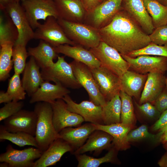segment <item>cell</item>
<instances>
[{
	"label": "cell",
	"instance_id": "6da1fadb",
	"mask_svg": "<svg viewBox=\"0 0 167 167\" xmlns=\"http://www.w3.org/2000/svg\"><path fill=\"white\" fill-rule=\"evenodd\" d=\"M98 30L101 41L121 55H127L151 43L149 35L122 8L109 23Z\"/></svg>",
	"mask_w": 167,
	"mask_h": 167
},
{
	"label": "cell",
	"instance_id": "7a4b0ae2",
	"mask_svg": "<svg viewBox=\"0 0 167 167\" xmlns=\"http://www.w3.org/2000/svg\"><path fill=\"white\" fill-rule=\"evenodd\" d=\"M34 111L37 119L35 138L38 148L43 152L56 139L60 138L53 123V109L51 104L45 102H36Z\"/></svg>",
	"mask_w": 167,
	"mask_h": 167
},
{
	"label": "cell",
	"instance_id": "3957f363",
	"mask_svg": "<svg viewBox=\"0 0 167 167\" xmlns=\"http://www.w3.org/2000/svg\"><path fill=\"white\" fill-rule=\"evenodd\" d=\"M57 20L67 37L75 43L90 49L101 41L98 29L92 26L60 18Z\"/></svg>",
	"mask_w": 167,
	"mask_h": 167
},
{
	"label": "cell",
	"instance_id": "277c9868",
	"mask_svg": "<svg viewBox=\"0 0 167 167\" xmlns=\"http://www.w3.org/2000/svg\"><path fill=\"white\" fill-rule=\"evenodd\" d=\"M89 50L99 60L101 66L119 77L130 68L128 63L118 51L102 41L97 46Z\"/></svg>",
	"mask_w": 167,
	"mask_h": 167
},
{
	"label": "cell",
	"instance_id": "5b68a950",
	"mask_svg": "<svg viewBox=\"0 0 167 167\" xmlns=\"http://www.w3.org/2000/svg\"><path fill=\"white\" fill-rule=\"evenodd\" d=\"M58 60L52 66L41 69V72L44 81L59 83L66 88L78 89L82 86L74 74L70 63L63 56H58Z\"/></svg>",
	"mask_w": 167,
	"mask_h": 167
},
{
	"label": "cell",
	"instance_id": "8992f818",
	"mask_svg": "<svg viewBox=\"0 0 167 167\" xmlns=\"http://www.w3.org/2000/svg\"><path fill=\"white\" fill-rule=\"evenodd\" d=\"M20 0H10L1 10L11 18L18 30V37L15 44L26 46L30 41L34 39V31L20 3Z\"/></svg>",
	"mask_w": 167,
	"mask_h": 167
},
{
	"label": "cell",
	"instance_id": "52a82bcc",
	"mask_svg": "<svg viewBox=\"0 0 167 167\" xmlns=\"http://www.w3.org/2000/svg\"><path fill=\"white\" fill-rule=\"evenodd\" d=\"M26 16L33 29L40 24L39 20L45 21L49 16L57 19L59 18L58 13L54 0H21Z\"/></svg>",
	"mask_w": 167,
	"mask_h": 167
},
{
	"label": "cell",
	"instance_id": "ba28073f",
	"mask_svg": "<svg viewBox=\"0 0 167 167\" xmlns=\"http://www.w3.org/2000/svg\"><path fill=\"white\" fill-rule=\"evenodd\" d=\"M70 63L78 82L87 92L89 100L97 105L104 106L106 101L99 90L91 69L75 60Z\"/></svg>",
	"mask_w": 167,
	"mask_h": 167
},
{
	"label": "cell",
	"instance_id": "9c48e42d",
	"mask_svg": "<svg viewBox=\"0 0 167 167\" xmlns=\"http://www.w3.org/2000/svg\"><path fill=\"white\" fill-rule=\"evenodd\" d=\"M34 39L44 41L54 47L64 44L76 45L67 37L57 19L53 16L48 17L43 24H39L34 31Z\"/></svg>",
	"mask_w": 167,
	"mask_h": 167
},
{
	"label": "cell",
	"instance_id": "30bf717a",
	"mask_svg": "<svg viewBox=\"0 0 167 167\" xmlns=\"http://www.w3.org/2000/svg\"><path fill=\"white\" fill-rule=\"evenodd\" d=\"M43 152L36 148L19 150L8 144L6 152L0 155V162L8 163L9 167H33L35 161L41 156Z\"/></svg>",
	"mask_w": 167,
	"mask_h": 167
},
{
	"label": "cell",
	"instance_id": "8fae6325",
	"mask_svg": "<svg viewBox=\"0 0 167 167\" xmlns=\"http://www.w3.org/2000/svg\"><path fill=\"white\" fill-rule=\"evenodd\" d=\"M91 70L99 90L106 101L119 94L121 87L118 76L101 66Z\"/></svg>",
	"mask_w": 167,
	"mask_h": 167
},
{
	"label": "cell",
	"instance_id": "7c38bea8",
	"mask_svg": "<svg viewBox=\"0 0 167 167\" xmlns=\"http://www.w3.org/2000/svg\"><path fill=\"white\" fill-rule=\"evenodd\" d=\"M128 63L130 68L142 74L158 72L164 74L167 71V58L143 55L135 58L121 55Z\"/></svg>",
	"mask_w": 167,
	"mask_h": 167
},
{
	"label": "cell",
	"instance_id": "4fadbf2b",
	"mask_svg": "<svg viewBox=\"0 0 167 167\" xmlns=\"http://www.w3.org/2000/svg\"><path fill=\"white\" fill-rule=\"evenodd\" d=\"M50 104L53 109V125L57 133L66 127L79 126L84 121L80 115L67 109L66 103L62 99Z\"/></svg>",
	"mask_w": 167,
	"mask_h": 167
},
{
	"label": "cell",
	"instance_id": "5bb4252c",
	"mask_svg": "<svg viewBox=\"0 0 167 167\" xmlns=\"http://www.w3.org/2000/svg\"><path fill=\"white\" fill-rule=\"evenodd\" d=\"M37 119L34 111L22 109L3 120V125L9 132H24L35 136Z\"/></svg>",
	"mask_w": 167,
	"mask_h": 167
},
{
	"label": "cell",
	"instance_id": "9a60e30c",
	"mask_svg": "<svg viewBox=\"0 0 167 167\" xmlns=\"http://www.w3.org/2000/svg\"><path fill=\"white\" fill-rule=\"evenodd\" d=\"M66 102L70 111L81 116L84 121L94 124H103L102 106L91 101H84L79 103L74 101L68 94L62 99Z\"/></svg>",
	"mask_w": 167,
	"mask_h": 167
},
{
	"label": "cell",
	"instance_id": "2e32d148",
	"mask_svg": "<svg viewBox=\"0 0 167 167\" xmlns=\"http://www.w3.org/2000/svg\"><path fill=\"white\" fill-rule=\"evenodd\" d=\"M121 8L139 24L148 35L155 29L152 19L144 6L143 0H123Z\"/></svg>",
	"mask_w": 167,
	"mask_h": 167
},
{
	"label": "cell",
	"instance_id": "e0dca14e",
	"mask_svg": "<svg viewBox=\"0 0 167 167\" xmlns=\"http://www.w3.org/2000/svg\"><path fill=\"white\" fill-rule=\"evenodd\" d=\"M74 151L70 144L62 138H58L35 161L33 167H47L55 165L66 153Z\"/></svg>",
	"mask_w": 167,
	"mask_h": 167
},
{
	"label": "cell",
	"instance_id": "ac0fdd59",
	"mask_svg": "<svg viewBox=\"0 0 167 167\" xmlns=\"http://www.w3.org/2000/svg\"><path fill=\"white\" fill-rule=\"evenodd\" d=\"M123 0H107L90 14L92 26L98 29L107 24L121 9Z\"/></svg>",
	"mask_w": 167,
	"mask_h": 167
},
{
	"label": "cell",
	"instance_id": "d6986e66",
	"mask_svg": "<svg viewBox=\"0 0 167 167\" xmlns=\"http://www.w3.org/2000/svg\"><path fill=\"white\" fill-rule=\"evenodd\" d=\"M70 92V90L59 83L54 84L44 81L31 97L29 103L45 102L51 103L58 99H62Z\"/></svg>",
	"mask_w": 167,
	"mask_h": 167
},
{
	"label": "cell",
	"instance_id": "ffe728a7",
	"mask_svg": "<svg viewBox=\"0 0 167 167\" xmlns=\"http://www.w3.org/2000/svg\"><path fill=\"white\" fill-rule=\"evenodd\" d=\"M54 48L58 54L61 53L75 60L85 64L91 69L101 66L100 62L93 53L80 45L70 46L64 44Z\"/></svg>",
	"mask_w": 167,
	"mask_h": 167
},
{
	"label": "cell",
	"instance_id": "44dd1931",
	"mask_svg": "<svg viewBox=\"0 0 167 167\" xmlns=\"http://www.w3.org/2000/svg\"><path fill=\"white\" fill-rule=\"evenodd\" d=\"M166 84V79L164 73L158 72L148 73L139 104L146 102L154 103L163 91Z\"/></svg>",
	"mask_w": 167,
	"mask_h": 167
},
{
	"label": "cell",
	"instance_id": "7402d4cb",
	"mask_svg": "<svg viewBox=\"0 0 167 167\" xmlns=\"http://www.w3.org/2000/svg\"><path fill=\"white\" fill-rule=\"evenodd\" d=\"M96 130L94 124L89 123L75 128L66 127L59 134L60 138L70 144L74 151L84 144L90 135Z\"/></svg>",
	"mask_w": 167,
	"mask_h": 167
},
{
	"label": "cell",
	"instance_id": "603a6c76",
	"mask_svg": "<svg viewBox=\"0 0 167 167\" xmlns=\"http://www.w3.org/2000/svg\"><path fill=\"white\" fill-rule=\"evenodd\" d=\"M54 0L59 18L70 21L80 23L86 16L87 13L80 0Z\"/></svg>",
	"mask_w": 167,
	"mask_h": 167
},
{
	"label": "cell",
	"instance_id": "cb8c5ba5",
	"mask_svg": "<svg viewBox=\"0 0 167 167\" xmlns=\"http://www.w3.org/2000/svg\"><path fill=\"white\" fill-rule=\"evenodd\" d=\"M113 140L112 136L108 133L96 130L90 135L86 143L75 150L73 154L75 155L93 151L96 154H100L112 145Z\"/></svg>",
	"mask_w": 167,
	"mask_h": 167
},
{
	"label": "cell",
	"instance_id": "d4e9b609",
	"mask_svg": "<svg viewBox=\"0 0 167 167\" xmlns=\"http://www.w3.org/2000/svg\"><path fill=\"white\" fill-rule=\"evenodd\" d=\"M40 67L34 58L30 56L23 72L22 84L29 97H31L44 81L40 71Z\"/></svg>",
	"mask_w": 167,
	"mask_h": 167
},
{
	"label": "cell",
	"instance_id": "484cf974",
	"mask_svg": "<svg viewBox=\"0 0 167 167\" xmlns=\"http://www.w3.org/2000/svg\"><path fill=\"white\" fill-rule=\"evenodd\" d=\"M94 124L96 130L104 131L112 136V146L118 151L126 150L130 147L127 137L132 128L131 127L121 122L109 125Z\"/></svg>",
	"mask_w": 167,
	"mask_h": 167
},
{
	"label": "cell",
	"instance_id": "4316f807",
	"mask_svg": "<svg viewBox=\"0 0 167 167\" xmlns=\"http://www.w3.org/2000/svg\"><path fill=\"white\" fill-rule=\"evenodd\" d=\"M28 52V56L34 58L41 69L53 65L54 60L58 56L54 47L42 40H40L36 46L29 47Z\"/></svg>",
	"mask_w": 167,
	"mask_h": 167
},
{
	"label": "cell",
	"instance_id": "83f0119b",
	"mask_svg": "<svg viewBox=\"0 0 167 167\" xmlns=\"http://www.w3.org/2000/svg\"><path fill=\"white\" fill-rule=\"evenodd\" d=\"M147 77L148 74L127 70L120 77L121 90L131 97L139 98Z\"/></svg>",
	"mask_w": 167,
	"mask_h": 167
},
{
	"label": "cell",
	"instance_id": "f1b7e54d",
	"mask_svg": "<svg viewBox=\"0 0 167 167\" xmlns=\"http://www.w3.org/2000/svg\"><path fill=\"white\" fill-rule=\"evenodd\" d=\"M121 104L119 94L106 102L102 107L104 125H109L120 122Z\"/></svg>",
	"mask_w": 167,
	"mask_h": 167
},
{
	"label": "cell",
	"instance_id": "f546056e",
	"mask_svg": "<svg viewBox=\"0 0 167 167\" xmlns=\"http://www.w3.org/2000/svg\"><path fill=\"white\" fill-rule=\"evenodd\" d=\"M0 140H9L20 147L30 145L38 148L34 136L24 132H9L2 125L0 126Z\"/></svg>",
	"mask_w": 167,
	"mask_h": 167
},
{
	"label": "cell",
	"instance_id": "4dcf8cb0",
	"mask_svg": "<svg viewBox=\"0 0 167 167\" xmlns=\"http://www.w3.org/2000/svg\"><path fill=\"white\" fill-rule=\"evenodd\" d=\"M144 6L151 16L154 28L167 25V6L156 0H143Z\"/></svg>",
	"mask_w": 167,
	"mask_h": 167
},
{
	"label": "cell",
	"instance_id": "1f68e13d",
	"mask_svg": "<svg viewBox=\"0 0 167 167\" xmlns=\"http://www.w3.org/2000/svg\"><path fill=\"white\" fill-rule=\"evenodd\" d=\"M15 44L6 42L0 44V80L5 81L10 76L13 64L12 59L13 47Z\"/></svg>",
	"mask_w": 167,
	"mask_h": 167
},
{
	"label": "cell",
	"instance_id": "d6a6232c",
	"mask_svg": "<svg viewBox=\"0 0 167 167\" xmlns=\"http://www.w3.org/2000/svg\"><path fill=\"white\" fill-rule=\"evenodd\" d=\"M118 151L114 147L110 149L103 157L95 158L84 154L75 155L78 161V167H98L101 164L107 162H113L116 157Z\"/></svg>",
	"mask_w": 167,
	"mask_h": 167
},
{
	"label": "cell",
	"instance_id": "836d02e7",
	"mask_svg": "<svg viewBox=\"0 0 167 167\" xmlns=\"http://www.w3.org/2000/svg\"><path fill=\"white\" fill-rule=\"evenodd\" d=\"M119 96L122 102L120 122L133 128L136 119L131 97L122 90Z\"/></svg>",
	"mask_w": 167,
	"mask_h": 167
},
{
	"label": "cell",
	"instance_id": "e575fe53",
	"mask_svg": "<svg viewBox=\"0 0 167 167\" xmlns=\"http://www.w3.org/2000/svg\"><path fill=\"white\" fill-rule=\"evenodd\" d=\"M28 56L26 46L19 44L14 45L12 55L14 73L19 74L23 73Z\"/></svg>",
	"mask_w": 167,
	"mask_h": 167
},
{
	"label": "cell",
	"instance_id": "d590c367",
	"mask_svg": "<svg viewBox=\"0 0 167 167\" xmlns=\"http://www.w3.org/2000/svg\"><path fill=\"white\" fill-rule=\"evenodd\" d=\"M7 92L12 97V101H19L25 98L27 93L23 86L20 74L14 73L9 79Z\"/></svg>",
	"mask_w": 167,
	"mask_h": 167
},
{
	"label": "cell",
	"instance_id": "8d00e7d4",
	"mask_svg": "<svg viewBox=\"0 0 167 167\" xmlns=\"http://www.w3.org/2000/svg\"><path fill=\"white\" fill-rule=\"evenodd\" d=\"M143 55L167 58V45H159L151 43L145 47L131 52L127 55L131 57L135 58Z\"/></svg>",
	"mask_w": 167,
	"mask_h": 167
},
{
	"label": "cell",
	"instance_id": "74e56055",
	"mask_svg": "<svg viewBox=\"0 0 167 167\" xmlns=\"http://www.w3.org/2000/svg\"><path fill=\"white\" fill-rule=\"evenodd\" d=\"M146 138L152 139L156 142V135L149 133L147 126L143 125L136 129L130 131L127 135V141L130 143Z\"/></svg>",
	"mask_w": 167,
	"mask_h": 167
},
{
	"label": "cell",
	"instance_id": "f35d334b",
	"mask_svg": "<svg viewBox=\"0 0 167 167\" xmlns=\"http://www.w3.org/2000/svg\"><path fill=\"white\" fill-rule=\"evenodd\" d=\"M24 106L23 101H12L6 103L0 109V121H2L14 115L21 110Z\"/></svg>",
	"mask_w": 167,
	"mask_h": 167
},
{
	"label": "cell",
	"instance_id": "ab89813d",
	"mask_svg": "<svg viewBox=\"0 0 167 167\" xmlns=\"http://www.w3.org/2000/svg\"><path fill=\"white\" fill-rule=\"evenodd\" d=\"M149 36L152 43L159 45H167V25L155 28Z\"/></svg>",
	"mask_w": 167,
	"mask_h": 167
},
{
	"label": "cell",
	"instance_id": "60d3db41",
	"mask_svg": "<svg viewBox=\"0 0 167 167\" xmlns=\"http://www.w3.org/2000/svg\"><path fill=\"white\" fill-rule=\"evenodd\" d=\"M135 103L138 109L146 117L155 118L160 116L161 113L150 102H146L141 104Z\"/></svg>",
	"mask_w": 167,
	"mask_h": 167
},
{
	"label": "cell",
	"instance_id": "b9f144b4",
	"mask_svg": "<svg viewBox=\"0 0 167 167\" xmlns=\"http://www.w3.org/2000/svg\"><path fill=\"white\" fill-rule=\"evenodd\" d=\"M153 103L161 113L167 109V86L165 87Z\"/></svg>",
	"mask_w": 167,
	"mask_h": 167
},
{
	"label": "cell",
	"instance_id": "7bdbcfd3",
	"mask_svg": "<svg viewBox=\"0 0 167 167\" xmlns=\"http://www.w3.org/2000/svg\"><path fill=\"white\" fill-rule=\"evenodd\" d=\"M167 123V109L162 113L158 120L153 125L152 129L153 131H159Z\"/></svg>",
	"mask_w": 167,
	"mask_h": 167
},
{
	"label": "cell",
	"instance_id": "ee69618b",
	"mask_svg": "<svg viewBox=\"0 0 167 167\" xmlns=\"http://www.w3.org/2000/svg\"><path fill=\"white\" fill-rule=\"evenodd\" d=\"M101 0H82L81 1L88 14H90L99 5Z\"/></svg>",
	"mask_w": 167,
	"mask_h": 167
},
{
	"label": "cell",
	"instance_id": "f6af8a7d",
	"mask_svg": "<svg viewBox=\"0 0 167 167\" xmlns=\"http://www.w3.org/2000/svg\"><path fill=\"white\" fill-rule=\"evenodd\" d=\"M13 100L12 96L6 92H0V103H7Z\"/></svg>",
	"mask_w": 167,
	"mask_h": 167
},
{
	"label": "cell",
	"instance_id": "bcb514c9",
	"mask_svg": "<svg viewBox=\"0 0 167 167\" xmlns=\"http://www.w3.org/2000/svg\"><path fill=\"white\" fill-rule=\"evenodd\" d=\"M158 164L160 167H167V152L161 157L158 161Z\"/></svg>",
	"mask_w": 167,
	"mask_h": 167
},
{
	"label": "cell",
	"instance_id": "7dc6e473",
	"mask_svg": "<svg viewBox=\"0 0 167 167\" xmlns=\"http://www.w3.org/2000/svg\"><path fill=\"white\" fill-rule=\"evenodd\" d=\"M159 132L156 135V142H158L161 136L164 133L167 132V123L161 129L159 130Z\"/></svg>",
	"mask_w": 167,
	"mask_h": 167
},
{
	"label": "cell",
	"instance_id": "c3c4849f",
	"mask_svg": "<svg viewBox=\"0 0 167 167\" xmlns=\"http://www.w3.org/2000/svg\"><path fill=\"white\" fill-rule=\"evenodd\" d=\"M158 142L162 143L167 142V132L164 133L161 136Z\"/></svg>",
	"mask_w": 167,
	"mask_h": 167
},
{
	"label": "cell",
	"instance_id": "681fc988",
	"mask_svg": "<svg viewBox=\"0 0 167 167\" xmlns=\"http://www.w3.org/2000/svg\"><path fill=\"white\" fill-rule=\"evenodd\" d=\"M10 1V0H0V9H2Z\"/></svg>",
	"mask_w": 167,
	"mask_h": 167
},
{
	"label": "cell",
	"instance_id": "f907efd6",
	"mask_svg": "<svg viewBox=\"0 0 167 167\" xmlns=\"http://www.w3.org/2000/svg\"><path fill=\"white\" fill-rule=\"evenodd\" d=\"M0 167H9V164L8 163L5 162H1L0 164Z\"/></svg>",
	"mask_w": 167,
	"mask_h": 167
},
{
	"label": "cell",
	"instance_id": "816d5d0a",
	"mask_svg": "<svg viewBox=\"0 0 167 167\" xmlns=\"http://www.w3.org/2000/svg\"><path fill=\"white\" fill-rule=\"evenodd\" d=\"M158 2L162 4L167 6V0H159Z\"/></svg>",
	"mask_w": 167,
	"mask_h": 167
},
{
	"label": "cell",
	"instance_id": "f5cc1de1",
	"mask_svg": "<svg viewBox=\"0 0 167 167\" xmlns=\"http://www.w3.org/2000/svg\"><path fill=\"white\" fill-rule=\"evenodd\" d=\"M163 146L164 148L167 150V142L165 143H163Z\"/></svg>",
	"mask_w": 167,
	"mask_h": 167
},
{
	"label": "cell",
	"instance_id": "db71d44e",
	"mask_svg": "<svg viewBox=\"0 0 167 167\" xmlns=\"http://www.w3.org/2000/svg\"><path fill=\"white\" fill-rule=\"evenodd\" d=\"M166 84H167V78L166 79Z\"/></svg>",
	"mask_w": 167,
	"mask_h": 167
},
{
	"label": "cell",
	"instance_id": "11a10c76",
	"mask_svg": "<svg viewBox=\"0 0 167 167\" xmlns=\"http://www.w3.org/2000/svg\"><path fill=\"white\" fill-rule=\"evenodd\" d=\"M156 0V1H158V2L159 0Z\"/></svg>",
	"mask_w": 167,
	"mask_h": 167
},
{
	"label": "cell",
	"instance_id": "9f6ffc18",
	"mask_svg": "<svg viewBox=\"0 0 167 167\" xmlns=\"http://www.w3.org/2000/svg\"><path fill=\"white\" fill-rule=\"evenodd\" d=\"M80 0V1H81V0Z\"/></svg>",
	"mask_w": 167,
	"mask_h": 167
}]
</instances>
